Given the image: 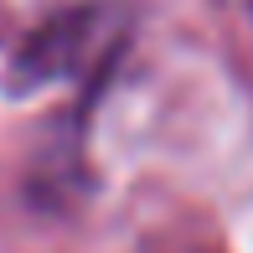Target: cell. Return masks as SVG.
I'll return each mask as SVG.
<instances>
[{"label":"cell","mask_w":253,"mask_h":253,"mask_svg":"<svg viewBox=\"0 0 253 253\" xmlns=\"http://www.w3.org/2000/svg\"><path fill=\"white\" fill-rule=\"evenodd\" d=\"M93 21H98V10H62L47 26H37L10 57V88H37V83L73 73L83 62L88 42H93Z\"/></svg>","instance_id":"1"}]
</instances>
